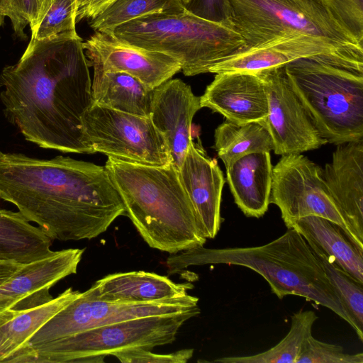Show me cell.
I'll return each instance as SVG.
<instances>
[{
	"label": "cell",
	"mask_w": 363,
	"mask_h": 363,
	"mask_svg": "<svg viewBox=\"0 0 363 363\" xmlns=\"http://www.w3.org/2000/svg\"><path fill=\"white\" fill-rule=\"evenodd\" d=\"M335 21L363 45V0H321Z\"/></svg>",
	"instance_id": "cell-32"
},
{
	"label": "cell",
	"mask_w": 363,
	"mask_h": 363,
	"mask_svg": "<svg viewBox=\"0 0 363 363\" xmlns=\"http://www.w3.org/2000/svg\"><path fill=\"white\" fill-rule=\"evenodd\" d=\"M116 0H88L84 7L77 13V22L84 18H91L101 12Z\"/></svg>",
	"instance_id": "cell-36"
},
{
	"label": "cell",
	"mask_w": 363,
	"mask_h": 363,
	"mask_svg": "<svg viewBox=\"0 0 363 363\" xmlns=\"http://www.w3.org/2000/svg\"><path fill=\"white\" fill-rule=\"evenodd\" d=\"M80 294L72 287L56 298L24 310L9 309L0 315V352L1 362H9L31 337L60 310Z\"/></svg>",
	"instance_id": "cell-23"
},
{
	"label": "cell",
	"mask_w": 363,
	"mask_h": 363,
	"mask_svg": "<svg viewBox=\"0 0 363 363\" xmlns=\"http://www.w3.org/2000/svg\"><path fill=\"white\" fill-rule=\"evenodd\" d=\"M305 57H324L363 65L352 57L322 43L308 40H281L252 48H243L235 55L213 66L211 73L256 72L286 65Z\"/></svg>",
	"instance_id": "cell-18"
},
{
	"label": "cell",
	"mask_w": 363,
	"mask_h": 363,
	"mask_svg": "<svg viewBox=\"0 0 363 363\" xmlns=\"http://www.w3.org/2000/svg\"><path fill=\"white\" fill-rule=\"evenodd\" d=\"M320 259L339 298L341 306L349 319V325L362 342L363 284L357 281L335 264L325 258Z\"/></svg>",
	"instance_id": "cell-29"
},
{
	"label": "cell",
	"mask_w": 363,
	"mask_h": 363,
	"mask_svg": "<svg viewBox=\"0 0 363 363\" xmlns=\"http://www.w3.org/2000/svg\"><path fill=\"white\" fill-rule=\"evenodd\" d=\"M272 168L271 156L267 151L245 155L225 167L235 202L246 216L258 218L267 211Z\"/></svg>",
	"instance_id": "cell-21"
},
{
	"label": "cell",
	"mask_w": 363,
	"mask_h": 363,
	"mask_svg": "<svg viewBox=\"0 0 363 363\" xmlns=\"http://www.w3.org/2000/svg\"><path fill=\"white\" fill-rule=\"evenodd\" d=\"M77 12V0H45L37 18L30 25V39L76 30Z\"/></svg>",
	"instance_id": "cell-30"
},
{
	"label": "cell",
	"mask_w": 363,
	"mask_h": 363,
	"mask_svg": "<svg viewBox=\"0 0 363 363\" xmlns=\"http://www.w3.org/2000/svg\"><path fill=\"white\" fill-rule=\"evenodd\" d=\"M88 0H77L78 4V11L85 6ZM78 13V12H77Z\"/></svg>",
	"instance_id": "cell-38"
},
{
	"label": "cell",
	"mask_w": 363,
	"mask_h": 363,
	"mask_svg": "<svg viewBox=\"0 0 363 363\" xmlns=\"http://www.w3.org/2000/svg\"><path fill=\"white\" fill-rule=\"evenodd\" d=\"M52 240L19 211L0 209V260L28 264L50 255Z\"/></svg>",
	"instance_id": "cell-25"
},
{
	"label": "cell",
	"mask_w": 363,
	"mask_h": 363,
	"mask_svg": "<svg viewBox=\"0 0 363 363\" xmlns=\"http://www.w3.org/2000/svg\"><path fill=\"white\" fill-rule=\"evenodd\" d=\"M0 199L60 241L95 238L125 215L105 167L62 155L0 152Z\"/></svg>",
	"instance_id": "cell-2"
},
{
	"label": "cell",
	"mask_w": 363,
	"mask_h": 363,
	"mask_svg": "<svg viewBox=\"0 0 363 363\" xmlns=\"http://www.w3.org/2000/svg\"><path fill=\"white\" fill-rule=\"evenodd\" d=\"M84 249L54 251L42 259L24 264L0 284V315L21 299L39 290L51 288L67 276L77 273Z\"/></svg>",
	"instance_id": "cell-19"
},
{
	"label": "cell",
	"mask_w": 363,
	"mask_h": 363,
	"mask_svg": "<svg viewBox=\"0 0 363 363\" xmlns=\"http://www.w3.org/2000/svg\"><path fill=\"white\" fill-rule=\"evenodd\" d=\"M323 174L353 241L363 250V139L337 145Z\"/></svg>",
	"instance_id": "cell-15"
},
{
	"label": "cell",
	"mask_w": 363,
	"mask_h": 363,
	"mask_svg": "<svg viewBox=\"0 0 363 363\" xmlns=\"http://www.w3.org/2000/svg\"><path fill=\"white\" fill-rule=\"evenodd\" d=\"M89 66L76 30L30 39L19 60L0 73L5 117L40 147L93 153L82 123L91 104Z\"/></svg>",
	"instance_id": "cell-1"
},
{
	"label": "cell",
	"mask_w": 363,
	"mask_h": 363,
	"mask_svg": "<svg viewBox=\"0 0 363 363\" xmlns=\"http://www.w3.org/2000/svg\"><path fill=\"white\" fill-rule=\"evenodd\" d=\"M214 140L218 156L225 167L245 155L274 150L264 122L237 123L226 121L215 130Z\"/></svg>",
	"instance_id": "cell-26"
},
{
	"label": "cell",
	"mask_w": 363,
	"mask_h": 363,
	"mask_svg": "<svg viewBox=\"0 0 363 363\" xmlns=\"http://www.w3.org/2000/svg\"><path fill=\"white\" fill-rule=\"evenodd\" d=\"M201 108L200 96L180 79H169L153 89L150 118L164 136L177 170L192 140L193 118Z\"/></svg>",
	"instance_id": "cell-14"
},
{
	"label": "cell",
	"mask_w": 363,
	"mask_h": 363,
	"mask_svg": "<svg viewBox=\"0 0 363 363\" xmlns=\"http://www.w3.org/2000/svg\"><path fill=\"white\" fill-rule=\"evenodd\" d=\"M296 363H363V353H345L342 346L322 342L311 335L306 340Z\"/></svg>",
	"instance_id": "cell-31"
},
{
	"label": "cell",
	"mask_w": 363,
	"mask_h": 363,
	"mask_svg": "<svg viewBox=\"0 0 363 363\" xmlns=\"http://www.w3.org/2000/svg\"><path fill=\"white\" fill-rule=\"evenodd\" d=\"M285 69L327 143L337 145L363 139V65L305 57L287 63Z\"/></svg>",
	"instance_id": "cell-5"
},
{
	"label": "cell",
	"mask_w": 363,
	"mask_h": 363,
	"mask_svg": "<svg viewBox=\"0 0 363 363\" xmlns=\"http://www.w3.org/2000/svg\"><path fill=\"white\" fill-rule=\"evenodd\" d=\"M83 48L89 65L104 71L127 73L150 89L180 72V63L162 52L122 42L111 34L95 32Z\"/></svg>",
	"instance_id": "cell-13"
},
{
	"label": "cell",
	"mask_w": 363,
	"mask_h": 363,
	"mask_svg": "<svg viewBox=\"0 0 363 363\" xmlns=\"http://www.w3.org/2000/svg\"><path fill=\"white\" fill-rule=\"evenodd\" d=\"M109 34L122 42L172 57L187 77L209 72L245 46L242 36L230 25L201 18L186 9L137 18Z\"/></svg>",
	"instance_id": "cell-6"
},
{
	"label": "cell",
	"mask_w": 363,
	"mask_h": 363,
	"mask_svg": "<svg viewBox=\"0 0 363 363\" xmlns=\"http://www.w3.org/2000/svg\"><path fill=\"white\" fill-rule=\"evenodd\" d=\"M45 0H0V25L10 19L15 34L26 38L24 30L37 18Z\"/></svg>",
	"instance_id": "cell-33"
},
{
	"label": "cell",
	"mask_w": 363,
	"mask_h": 363,
	"mask_svg": "<svg viewBox=\"0 0 363 363\" xmlns=\"http://www.w3.org/2000/svg\"><path fill=\"white\" fill-rule=\"evenodd\" d=\"M257 72L267 94L269 113L265 125L273 141L274 153H302L328 143L293 89L285 65Z\"/></svg>",
	"instance_id": "cell-12"
},
{
	"label": "cell",
	"mask_w": 363,
	"mask_h": 363,
	"mask_svg": "<svg viewBox=\"0 0 363 363\" xmlns=\"http://www.w3.org/2000/svg\"><path fill=\"white\" fill-rule=\"evenodd\" d=\"M180 180L195 209L203 235L214 238L220 228V204L225 179L217 161L200 143L190 142L178 169Z\"/></svg>",
	"instance_id": "cell-17"
},
{
	"label": "cell",
	"mask_w": 363,
	"mask_h": 363,
	"mask_svg": "<svg viewBox=\"0 0 363 363\" xmlns=\"http://www.w3.org/2000/svg\"><path fill=\"white\" fill-rule=\"evenodd\" d=\"M200 308L114 322L56 340L26 347L19 362L102 363L108 355L152 348L175 340L179 328L196 317Z\"/></svg>",
	"instance_id": "cell-8"
},
{
	"label": "cell",
	"mask_w": 363,
	"mask_h": 363,
	"mask_svg": "<svg viewBox=\"0 0 363 363\" xmlns=\"http://www.w3.org/2000/svg\"><path fill=\"white\" fill-rule=\"evenodd\" d=\"M209 264L249 268L268 282L279 298L289 295L303 297L330 309L350 324L320 259L294 228H288L263 245L220 249L199 246L172 254L166 261L169 274L189 266Z\"/></svg>",
	"instance_id": "cell-4"
},
{
	"label": "cell",
	"mask_w": 363,
	"mask_h": 363,
	"mask_svg": "<svg viewBox=\"0 0 363 363\" xmlns=\"http://www.w3.org/2000/svg\"><path fill=\"white\" fill-rule=\"evenodd\" d=\"M193 349H182L169 354H156L146 349H133L115 354L122 363H186L193 356Z\"/></svg>",
	"instance_id": "cell-34"
},
{
	"label": "cell",
	"mask_w": 363,
	"mask_h": 363,
	"mask_svg": "<svg viewBox=\"0 0 363 363\" xmlns=\"http://www.w3.org/2000/svg\"><path fill=\"white\" fill-rule=\"evenodd\" d=\"M93 67L92 103L118 111L150 117L153 89L127 73Z\"/></svg>",
	"instance_id": "cell-24"
},
{
	"label": "cell",
	"mask_w": 363,
	"mask_h": 363,
	"mask_svg": "<svg viewBox=\"0 0 363 363\" xmlns=\"http://www.w3.org/2000/svg\"><path fill=\"white\" fill-rule=\"evenodd\" d=\"M184 6L186 11L198 17L228 24V0H189Z\"/></svg>",
	"instance_id": "cell-35"
},
{
	"label": "cell",
	"mask_w": 363,
	"mask_h": 363,
	"mask_svg": "<svg viewBox=\"0 0 363 363\" xmlns=\"http://www.w3.org/2000/svg\"><path fill=\"white\" fill-rule=\"evenodd\" d=\"M269 203L279 207L286 226L303 217L320 216L337 224L353 241L328 190L323 168L301 153L281 155L273 167Z\"/></svg>",
	"instance_id": "cell-11"
},
{
	"label": "cell",
	"mask_w": 363,
	"mask_h": 363,
	"mask_svg": "<svg viewBox=\"0 0 363 363\" xmlns=\"http://www.w3.org/2000/svg\"><path fill=\"white\" fill-rule=\"evenodd\" d=\"M228 24L252 48L281 40L324 43L363 60V45L333 18L321 0H228Z\"/></svg>",
	"instance_id": "cell-7"
},
{
	"label": "cell",
	"mask_w": 363,
	"mask_h": 363,
	"mask_svg": "<svg viewBox=\"0 0 363 363\" xmlns=\"http://www.w3.org/2000/svg\"><path fill=\"white\" fill-rule=\"evenodd\" d=\"M188 1H189V0H182V1H183V3H184H184H186V2H187Z\"/></svg>",
	"instance_id": "cell-39"
},
{
	"label": "cell",
	"mask_w": 363,
	"mask_h": 363,
	"mask_svg": "<svg viewBox=\"0 0 363 363\" xmlns=\"http://www.w3.org/2000/svg\"><path fill=\"white\" fill-rule=\"evenodd\" d=\"M184 9L182 0H116L89 18V23L95 32L111 33L117 27L137 18L177 13Z\"/></svg>",
	"instance_id": "cell-28"
},
{
	"label": "cell",
	"mask_w": 363,
	"mask_h": 363,
	"mask_svg": "<svg viewBox=\"0 0 363 363\" xmlns=\"http://www.w3.org/2000/svg\"><path fill=\"white\" fill-rule=\"evenodd\" d=\"M104 167L125 215L150 247L172 255L204 245L206 238L172 163L152 166L108 157Z\"/></svg>",
	"instance_id": "cell-3"
},
{
	"label": "cell",
	"mask_w": 363,
	"mask_h": 363,
	"mask_svg": "<svg viewBox=\"0 0 363 363\" xmlns=\"http://www.w3.org/2000/svg\"><path fill=\"white\" fill-rule=\"evenodd\" d=\"M24 264L0 260V284L9 279Z\"/></svg>",
	"instance_id": "cell-37"
},
{
	"label": "cell",
	"mask_w": 363,
	"mask_h": 363,
	"mask_svg": "<svg viewBox=\"0 0 363 363\" xmlns=\"http://www.w3.org/2000/svg\"><path fill=\"white\" fill-rule=\"evenodd\" d=\"M199 298L189 294L149 302L125 303L101 300L89 289L41 327L23 347H32L86 330L136 318L172 315L200 308ZM22 348V349H23Z\"/></svg>",
	"instance_id": "cell-10"
},
{
	"label": "cell",
	"mask_w": 363,
	"mask_h": 363,
	"mask_svg": "<svg viewBox=\"0 0 363 363\" xmlns=\"http://www.w3.org/2000/svg\"><path fill=\"white\" fill-rule=\"evenodd\" d=\"M193 288L191 282L175 283L165 276L134 271L106 275L95 281L89 290L101 300L140 303L182 296Z\"/></svg>",
	"instance_id": "cell-20"
},
{
	"label": "cell",
	"mask_w": 363,
	"mask_h": 363,
	"mask_svg": "<svg viewBox=\"0 0 363 363\" xmlns=\"http://www.w3.org/2000/svg\"><path fill=\"white\" fill-rule=\"evenodd\" d=\"M200 103L201 108L237 123H265L269 113L265 85L257 72L216 74L200 96Z\"/></svg>",
	"instance_id": "cell-16"
},
{
	"label": "cell",
	"mask_w": 363,
	"mask_h": 363,
	"mask_svg": "<svg viewBox=\"0 0 363 363\" xmlns=\"http://www.w3.org/2000/svg\"><path fill=\"white\" fill-rule=\"evenodd\" d=\"M84 139L93 153L152 166L172 163L162 134L148 116H141L91 102L83 118Z\"/></svg>",
	"instance_id": "cell-9"
},
{
	"label": "cell",
	"mask_w": 363,
	"mask_h": 363,
	"mask_svg": "<svg viewBox=\"0 0 363 363\" xmlns=\"http://www.w3.org/2000/svg\"><path fill=\"white\" fill-rule=\"evenodd\" d=\"M286 227L296 230L318 257L335 264L363 284V250L337 224L320 216H308Z\"/></svg>",
	"instance_id": "cell-22"
},
{
	"label": "cell",
	"mask_w": 363,
	"mask_h": 363,
	"mask_svg": "<svg viewBox=\"0 0 363 363\" xmlns=\"http://www.w3.org/2000/svg\"><path fill=\"white\" fill-rule=\"evenodd\" d=\"M318 319L313 311H299L291 316L286 335L276 345L256 354L225 357L213 362L220 363H296L306 340L312 335V328Z\"/></svg>",
	"instance_id": "cell-27"
}]
</instances>
